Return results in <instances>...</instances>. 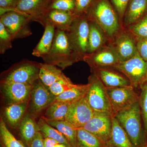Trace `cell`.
<instances>
[{
  "label": "cell",
  "instance_id": "obj_2",
  "mask_svg": "<svg viewBox=\"0 0 147 147\" xmlns=\"http://www.w3.org/2000/svg\"><path fill=\"white\" fill-rule=\"evenodd\" d=\"M114 117L135 146L141 147L146 144L147 139L139 102L121 110Z\"/></svg>",
  "mask_w": 147,
  "mask_h": 147
},
{
  "label": "cell",
  "instance_id": "obj_34",
  "mask_svg": "<svg viewBox=\"0 0 147 147\" xmlns=\"http://www.w3.org/2000/svg\"><path fill=\"white\" fill-rule=\"evenodd\" d=\"M141 92L139 95V104L141 109L144 129L147 137V83L141 88Z\"/></svg>",
  "mask_w": 147,
  "mask_h": 147
},
{
  "label": "cell",
  "instance_id": "obj_35",
  "mask_svg": "<svg viewBox=\"0 0 147 147\" xmlns=\"http://www.w3.org/2000/svg\"><path fill=\"white\" fill-rule=\"evenodd\" d=\"M12 36L3 25L0 22V54H3L12 48Z\"/></svg>",
  "mask_w": 147,
  "mask_h": 147
},
{
  "label": "cell",
  "instance_id": "obj_16",
  "mask_svg": "<svg viewBox=\"0 0 147 147\" xmlns=\"http://www.w3.org/2000/svg\"><path fill=\"white\" fill-rule=\"evenodd\" d=\"M33 85L15 83L1 82V88L8 104L28 103Z\"/></svg>",
  "mask_w": 147,
  "mask_h": 147
},
{
  "label": "cell",
  "instance_id": "obj_7",
  "mask_svg": "<svg viewBox=\"0 0 147 147\" xmlns=\"http://www.w3.org/2000/svg\"><path fill=\"white\" fill-rule=\"evenodd\" d=\"M122 74L134 88L141 89L147 82V61L139 55L130 59L120 62L112 67Z\"/></svg>",
  "mask_w": 147,
  "mask_h": 147
},
{
  "label": "cell",
  "instance_id": "obj_18",
  "mask_svg": "<svg viewBox=\"0 0 147 147\" xmlns=\"http://www.w3.org/2000/svg\"><path fill=\"white\" fill-rule=\"evenodd\" d=\"M51 2L52 0H21L13 10L26 14L33 21L35 18L49 10Z\"/></svg>",
  "mask_w": 147,
  "mask_h": 147
},
{
  "label": "cell",
  "instance_id": "obj_39",
  "mask_svg": "<svg viewBox=\"0 0 147 147\" xmlns=\"http://www.w3.org/2000/svg\"><path fill=\"white\" fill-rule=\"evenodd\" d=\"M21 0H0V15L16 8Z\"/></svg>",
  "mask_w": 147,
  "mask_h": 147
},
{
  "label": "cell",
  "instance_id": "obj_22",
  "mask_svg": "<svg viewBox=\"0 0 147 147\" xmlns=\"http://www.w3.org/2000/svg\"><path fill=\"white\" fill-rule=\"evenodd\" d=\"M44 32L32 55L37 57L43 58L49 53L53 45L56 28L49 24L44 26Z\"/></svg>",
  "mask_w": 147,
  "mask_h": 147
},
{
  "label": "cell",
  "instance_id": "obj_17",
  "mask_svg": "<svg viewBox=\"0 0 147 147\" xmlns=\"http://www.w3.org/2000/svg\"><path fill=\"white\" fill-rule=\"evenodd\" d=\"M91 70L106 88L132 86L129 80L122 74L114 71L110 67L95 68Z\"/></svg>",
  "mask_w": 147,
  "mask_h": 147
},
{
  "label": "cell",
  "instance_id": "obj_29",
  "mask_svg": "<svg viewBox=\"0 0 147 147\" xmlns=\"http://www.w3.org/2000/svg\"><path fill=\"white\" fill-rule=\"evenodd\" d=\"M77 147H107L106 143L83 128L77 129Z\"/></svg>",
  "mask_w": 147,
  "mask_h": 147
},
{
  "label": "cell",
  "instance_id": "obj_36",
  "mask_svg": "<svg viewBox=\"0 0 147 147\" xmlns=\"http://www.w3.org/2000/svg\"><path fill=\"white\" fill-rule=\"evenodd\" d=\"M75 8L74 0H52L49 9H58L74 13Z\"/></svg>",
  "mask_w": 147,
  "mask_h": 147
},
{
  "label": "cell",
  "instance_id": "obj_19",
  "mask_svg": "<svg viewBox=\"0 0 147 147\" xmlns=\"http://www.w3.org/2000/svg\"><path fill=\"white\" fill-rule=\"evenodd\" d=\"M146 15L147 0H130L124 16V24L128 27Z\"/></svg>",
  "mask_w": 147,
  "mask_h": 147
},
{
  "label": "cell",
  "instance_id": "obj_10",
  "mask_svg": "<svg viewBox=\"0 0 147 147\" xmlns=\"http://www.w3.org/2000/svg\"><path fill=\"white\" fill-rule=\"evenodd\" d=\"M133 86L107 88L113 115L139 102V95Z\"/></svg>",
  "mask_w": 147,
  "mask_h": 147
},
{
  "label": "cell",
  "instance_id": "obj_20",
  "mask_svg": "<svg viewBox=\"0 0 147 147\" xmlns=\"http://www.w3.org/2000/svg\"><path fill=\"white\" fill-rule=\"evenodd\" d=\"M28 103L8 104L4 111L5 120L11 128H19L21 121L27 111Z\"/></svg>",
  "mask_w": 147,
  "mask_h": 147
},
{
  "label": "cell",
  "instance_id": "obj_37",
  "mask_svg": "<svg viewBox=\"0 0 147 147\" xmlns=\"http://www.w3.org/2000/svg\"><path fill=\"white\" fill-rule=\"evenodd\" d=\"M113 7L121 20L123 19L125 13L130 0H110Z\"/></svg>",
  "mask_w": 147,
  "mask_h": 147
},
{
  "label": "cell",
  "instance_id": "obj_44",
  "mask_svg": "<svg viewBox=\"0 0 147 147\" xmlns=\"http://www.w3.org/2000/svg\"><path fill=\"white\" fill-rule=\"evenodd\" d=\"M141 147H147V142H146V144H145L143 145V146H142Z\"/></svg>",
  "mask_w": 147,
  "mask_h": 147
},
{
  "label": "cell",
  "instance_id": "obj_4",
  "mask_svg": "<svg viewBox=\"0 0 147 147\" xmlns=\"http://www.w3.org/2000/svg\"><path fill=\"white\" fill-rule=\"evenodd\" d=\"M69 45L79 60L87 55L89 32V21L86 14L77 16L65 31Z\"/></svg>",
  "mask_w": 147,
  "mask_h": 147
},
{
  "label": "cell",
  "instance_id": "obj_6",
  "mask_svg": "<svg viewBox=\"0 0 147 147\" xmlns=\"http://www.w3.org/2000/svg\"><path fill=\"white\" fill-rule=\"evenodd\" d=\"M89 88L85 96L94 112L108 113L114 116L107 88L94 74L88 79Z\"/></svg>",
  "mask_w": 147,
  "mask_h": 147
},
{
  "label": "cell",
  "instance_id": "obj_27",
  "mask_svg": "<svg viewBox=\"0 0 147 147\" xmlns=\"http://www.w3.org/2000/svg\"><path fill=\"white\" fill-rule=\"evenodd\" d=\"M47 123L57 129L65 137L70 147H77V129L66 121H56L45 119Z\"/></svg>",
  "mask_w": 147,
  "mask_h": 147
},
{
  "label": "cell",
  "instance_id": "obj_24",
  "mask_svg": "<svg viewBox=\"0 0 147 147\" xmlns=\"http://www.w3.org/2000/svg\"><path fill=\"white\" fill-rule=\"evenodd\" d=\"M22 142L27 146L39 131L38 125L28 113H26L19 127Z\"/></svg>",
  "mask_w": 147,
  "mask_h": 147
},
{
  "label": "cell",
  "instance_id": "obj_5",
  "mask_svg": "<svg viewBox=\"0 0 147 147\" xmlns=\"http://www.w3.org/2000/svg\"><path fill=\"white\" fill-rule=\"evenodd\" d=\"M42 63L24 59L16 63L1 74V82L33 85L39 79Z\"/></svg>",
  "mask_w": 147,
  "mask_h": 147
},
{
  "label": "cell",
  "instance_id": "obj_25",
  "mask_svg": "<svg viewBox=\"0 0 147 147\" xmlns=\"http://www.w3.org/2000/svg\"><path fill=\"white\" fill-rule=\"evenodd\" d=\"M71 103L55 100L46 109L42 117L47 120L65 121Z\"/></svg>",
  "mask_w": 147,
  "mask_h": 147
},
{
  "label": "cell",
  "instance_id": "obj_33",
  "mask_svg": "<svg viewBox=\"0 0 147 147\" xmlns=\"http://www.w3.org/2000/svg\"><path fill=\"white\" fill-rule=\"evenodd\" d=\"M74 85L71 80L64 74L60 79L48 88L50 92L57 96L71 88Z\"/></svg>",
  "mask_w": 147,
  "mask_h": 147
},
{
  "label": "cell",
  "instance_id": "obj_28",
  "mask_svg": "<svg viewBox=\"0 0 147 147\" xmlns=\"http://www.w3.org/2000/svg\"><path fill=\"white\" fill-rule=\"evenodd\" d=\"M37 124L39 127V131L44 138H51L56 140L58 143L64 144L69 147H70L68 141L62 133L49 125L42 117L39 119Z\"/></svg>",
  "mask_w": 147,
  "mask_h": 147
},
{
  "label": "cell",
  "instance_id": "obj_42",
  "mask_svg": "<svg viewBox=\"0 0 147 147\" xmlns=\"http://www.w3.org/2000/svg\"><path fill=\"white\" fill-rule=\"evenodd\" d=\"M58 143L54 139L49 138L44 139V145L45 147H55V145Z\"/></svg>",
  "mask_w": 147,
  "mask_h": 147
},
{
  "label": "cell",
  "instance_id": "obj_45",
  "mask_svg": "<svg viewBox=\"0 0 147 147\" xmlns=\"http://www.w3.org/2000/svg\"></svg>",
  "mask_w": 147,
  "mask_h": 147
},
{
  "label": "cell",
  "instance_id": "obj_8",
  "mask_svg": "<svg viewBox=\"0 0 147 147\" xmlns=\"http://www.w3.org/2000/svg\"><path fill=\"white\" fill-rule=\"evenodd\" d=\"M31 18L26 14L15 10L9 11L0 15V22L4 26L13 40L31 35L30 28Z\"/></svg>",
  "mask_w": 147,
  "mask_h": 147
},
{
  "label": "cell",
  "instance_id": "obj_30",
  "mask_svg": "<svg viewBox=\"0 0 147 147\" xmlns=\"http://www.w3.org/2000/svg\"><path fill=\"white\" fill-rule=\"evenodd\" d=\"M88 84L76 85L56 96L55 100L72 102L84 97L88 90Z\"/></svg>",
  "mask_w": 147,
  "mask_h": 147
},
{
  "label": "cell",
  "instance_id": "obj_21",
  "mask_svg": "<svg viewBox=\"0 0 147 147\" xmlns=\"http://www.w3.org/2000/svg\"><path fill=\"white\" fill-rule=\"evenodd\" d=\"M89 32L87 55L94 53L105 45L108 38L103 30L96 23L89 21Z\"/></svg>",
  "mask_w": 147,
  "mask_h": 147
},
{
  "label": "cell",
  "instance_id": "obj_15",
  "mask_svg": "<svg viewBox=\"0 0 147 147\" xmlns=\"http://www.w3.org/2000/svg\"><path fill=\"white\" fill-rule=\"evenodd\" d=\"M113 38L114 42L111 45L117 54L120 62L130 59L138 54L137 41L128 31H120Z\"/></svg>",
  "mask_w": 147,
  "mask_h": 147
},
{
  "label": "cell",
  "instance_id": "obj_14",
  "mask_svg": "<svg viewBox=\"0 0 147 147\" xmlns=\"http://www.w3.org/2000/svg\"><path fill=\"white\" fill-rule=\"evenodd\" d=\"M76 16L71 11L51 9L35 18L33 21L39 23L43 27L49 24L56 29L66 31Z\"/></svg>",
  "mask_w": 147,
  "mask_h": 147
},
{
  "label": "cell",
  "instance_id": "obj_26",
  "mask_svg": "<svg viewBox=\"0 0 147 147\" xmlns=\"http://www.w3.org/2000/svg\"><path fill=\"white\" fill-rule=\"evenodd\" d=\"M64 74L56 66L42 63L39 74V79L47 88L60 79Z\"/></svg>",
  "mask_w": 147,
  "mask_h": 147
},
{
  "label": "cell",
  "instance_id": "obj_46",
  "mask_svg": "<svg viewBox=\"0 0 147 147\" xmlns=\"http://www.w3.org/2000/svg\"></svg>",
  "mask_w": 147,
  "mask_h": 147
},
{
  "label": "cell",
  "instance_id": "obj_43",
  "mask_svg": "<svg viewBox=\"0 0 147 147\" xmlns=\"http://www.w3.org/2000/svg\"><path fill=\"white\" fill-rule=\"evenodd\" d=\"M55 147H69L67 146L64 144H61V143H57L55 145Z\"/></svg>",
  "mask_w": 147,
  "mask_h": 147
},
{
  "label": "cell",
  "instance_id": "obj_12",
  "mask_svg": "<svg viewBox=\"0 0 147 147\" xmlns=\"http://www.w3.org/2000/svg\"><path fill=\"white\" fill-rule=\"evenodd\" d=\"M84 61L88 65L91 70L112 67L120 62L117 54L111 44L105 45L94 53L87 55L84 57Z\"/></svg>",
  "mask_w": 147,
  "mask_h": 147
},
{
  "label": "cell",
  "instance_id": "obj_31",
  "mask_svg": "<svg viewBox=\"0 0 147 147\" xmlns=\"http://www.w3.org/2000/svg\"><path fill=\"white\" fill-rule=\"evenodd\" d=\"M1 147H27L22 141L15 138L9 130L3 117L0 119Z\"/></svg>",
  "mask_w": 147,
  "mask_h": 147
},
{
  "label": "cell",
  "instance_id": "obj_13",
  "mask_svg": "<svg viewBox=\"0 0 147 147\" xmlns=\"http://www.w3.org/2000/svg\"><path fill=\"white\" fill-rule=\"evenodd\" d=\"M94 114V112L85 96L71 102L65 121L77 129L82 128L92 118Z\"/></svg>",
  "mask_w": 147,
  "mask_h": 147
},
{
  "label": "cell",
  "instance_id": "obj_32",
  "mask_svg": "<svg viewBox=\"0 0 147 147\" xmlns=\"http://www.w3.org/2000/svg\"><path fill=\"white\" fill-rule=\"evenodd\" d=\"M128 31L136 41L147 39V15L128 27Z\"/></svg>",
  "mask_w": 147,
  "mask_h": 147
},
{
  "label": "cell",
  "instance_id": "obj_38",
  "mask_svg": "<svg viewBox=\"0 0 147 147\" xmlns=\"http://www.w3.org/2000/svg\"><path fill=\"white\" fill-rule=\"evenodd\" d=\"M93 0H74L75 8L74 13L76 16L86 14Z\"/></svg>",
  "mask_w": 147,
  "mask_h": 147
},
{
  "label": "cell",
  "instance_id": "obj_11",
  "mask_svg": "<svg viewBox=\"0 0 147 147\" xmlns=\"http://www.w3.org/2000/svg\"><path fill=\"white\" fill-rule=\"evenodd\" d=\"M113 117L108 113L94 112L92 118L82 128L95 135L106 144L111 137Z\"/></svg>",
  "mask_w": 147,
  "mask_h": 147
},
{
  "label": "cell",
  "instance_id": "obj_40",
  "mask_svg": "<svg viewBox=\"0 0 147 147\" xmlns=\"http://www.w3.org/2000/svg\"><path fill=\"white\" fill-rule=\"evenodd\" d=\"M137 46L139 55L147 61V39L137 41Z\"/></svg>",
  "mask_w": 147,
  "mask_h": 147
},
{
  "label": "cell",
  "instance_id": "obj_23",
  "mask_svg": "<svg viewBox=\"0 0 147 147\" xmlns=\"http://www.w3.org/2000/svg\"><path fill=\"white\" fill-rule=\"evenodd\" d=\"M106 145L107 147H136L114 117L111 137Z\"/></svg>",
  "mask_w": 147,
  "mask_h": 147
},
{
  "label": "cell",
  "instance_id": "obj_1",
  "mask_svg": "<svg viewBox=\"0 0 147 147\" xmlns=\"http://www.w3.org/2000/svg\"><path fill=\"white\" fill-rule=\"evenodd\" d=\"M85 14L89 21H94L101 28L109 39L120 31L119 18L109 0H93Z\"/></svg>",
  "mask_w": 147,
  "mask_h": 147
},
{
  "label": "cell",
  "instance_id": "obj_3",
  "mask_svg": "<svg viewBox=\"0 0 147 147\" xmlns=\"http://www.w3.org/2000/svg\"><path fill=\"white\" fill-rule=\"evenodd\" d=\"M44 63L65 69L80 61L69 45L65 31L56 29L52 47L42 58Z\"/></svg>",
  "mask_w": 147,
  "mask_h": 147
},
{
  "label": "cell",
  "instance_id": "obj_41",
  "mask_svg": "<svg viewBox=\"0 0 147 147\" xmlns=\"http://www.w3.org/2000/svg\"><path fill=\"white\" fill-rule=\"evenodd\" d=\"M44 139L42 134L39 131L26 147H45L44 145Z\"/></svg>",
  "mask_w": 147,
  "mask_h": 147
},
{
  "label": "cell",
  "instance_id": "obj_9",
  "mask_svg": "<svg viewBox=\"0 0 147 147\" xmlns=\"http://www.w3.org/2000/svg\"><path fill=\"white\" fill-rule=\"evenodd\" d=\"M56 97L39 79H38L33 85L28 105V113L35 119L55 101Z\"/></svg>",
  "mask_w": 147,
  "mask_h": 147
}]
</instances>
